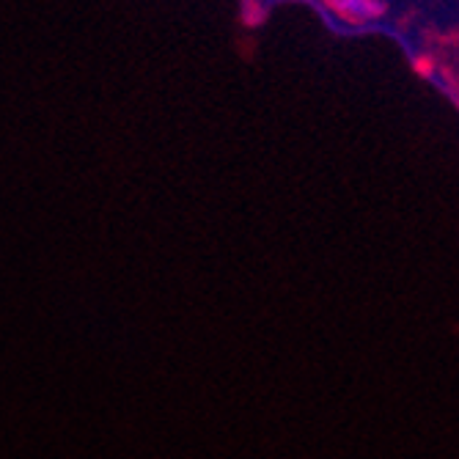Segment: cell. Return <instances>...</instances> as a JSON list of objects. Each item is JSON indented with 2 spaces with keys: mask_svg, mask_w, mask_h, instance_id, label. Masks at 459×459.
<instances>
[{
  "mask_svg": "<svg viewBox=\"0 0 459 459\" xmlns=\"http://www.w3.org/2000/svg\"><path fill=\"white\" fill-rule=\"evenodd\" d=\"M333 14L352 25H366L385 14V0H325Z\"/></svg>",
  "mask_w": 459,
  "mask_h": 459,
  "instance_id": "cell-1",
  "label": "cell"
}]
</instances>
